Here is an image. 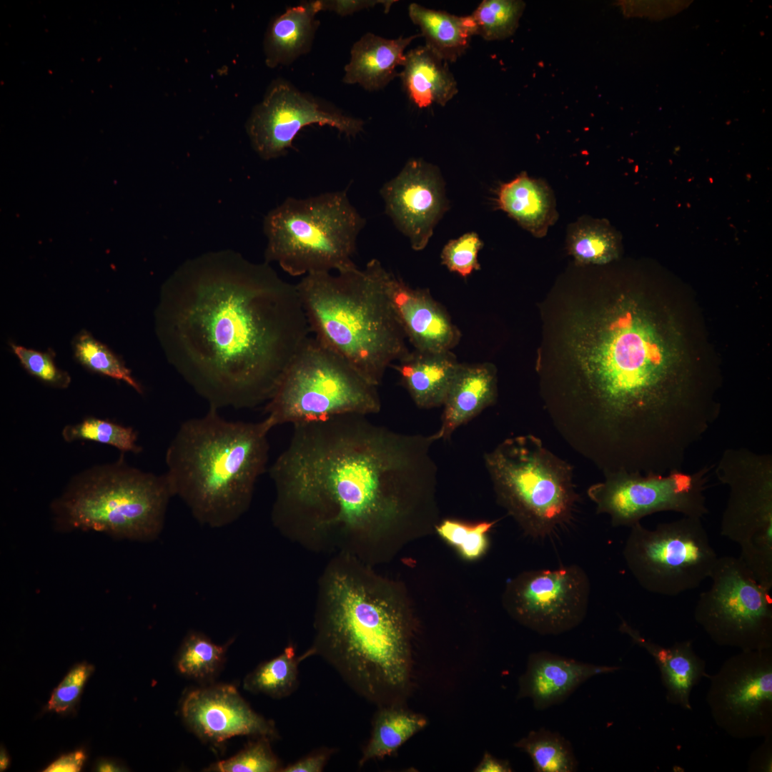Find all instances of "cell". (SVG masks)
<instances>
[{
  "mask_svg": "<svg viewBox=\"0 0 772 772\" xmlns=\"http://www.w3.org/2000/svg\"><path fill=\"white\" fill-rule=\"evenodd\" d=\"M618 233L603 219L585 218L569 228L570 253L582 264L608 263L615 259L619 249Z\"/></svg>",
  "mask_w": 772,
  "mask_h": 772,
  "instance_id": "31",
  "label": "cell"
},
{
  "mask_svg": "<svg viewBox=\"0 0 772 772\" xmlns=\"http://www.w3.org/2000/svg\"><path fill=\"white\" fill-rule=\"evenodd\" d=\"M304 660L297 656L290 643L277 657L257 665L244 679L243 687L253 693H261L275 699L292 694L299 686V665Z\"/></svg>",
  "mask_w": 772,
  "mask_h": 772,
  "instance_id": "30",
  "label": "cell"
},
{
  "mask_svg": "<svg viewBox=\"0 0 772 772\" xmlns=\"http://www.w3.org/2000/svg\"><path fill=\"white\" fill-rule=\"evenodd\" d=\"M159 320L169 362L217 410L267 402L311 332L296 284L230 252L180 267Z\"/></svg>",
  "mask_w": 772,
  "mask_h": 772,
  "instance_id": "2",
  "label": "cell"
},
{
  "mask_svg": "<svg viewBox=\"0 0 772 772\" xmlns=\"http://www.w3.org/2000/svg\"><path fill=\"white\" fill-rule=\"evenodd\" d=\"M328 125L347 136H356L364 122L322 106L290 84L277 80L253 110L246 129L252 146L263 159L287 152L297 133L310 124Z\"/></svg>",
  "mask_w": 772,
  "mask_h": 772,
  "instance_id": "15",
  "label": "cell"
},
{
  "mask_svg": "<svg viewBox=\"0 0 772 772\" xmlns=\"http://www.w3.org/2000/svg\"><path fill=\"white\" fill-rule=\"evenodd\" d=\"M320 11V0L307 1L287 9L272 22L264 41L268 66L290 64L310 50L317 26L315 17Z\"/></svg>",
  "mask_w": 772,
  "mask_h": 772,
  "instance_id": "26",
  "label": "cell"
},
{
  "mask_svg": "<svg viewBox=\"0 0 772 772\" xmlns=\"http://www.w3.org/2000/svg\"><path fill=\"white\" fill-rule=\"evenodd\" d=\"M397 361L394 368L418 407L430 409L443 405L460 365L452 350H415Z\"/></svg>",
  "mask_w": 772,
  "mask_h": 772,
  "instance_id": "22",
  "label": "cell"
},
{
  "mask_svg": "<svg viewBox=\"0 0 772 772\" xmlns=\"http://www.w3.org/2000/svg\"><path fill=\"white\" fill-rule=\"evenodd\" d=\"M695 607L696 620L717 643L743 650L768 649L772 640L771 590L738 557H718Z\"/></svg>",
  "mask_w": 772,
  "mask_h": 772,
  "instance_id": "12",
  "label": "cell"
},
{
  "mask_svg": "<svg viewBox=\"0 0 772 772\" xmlns=\"http://www.w3.org/2000/svg\"><path fill=\"white\" fill-rule=\"evenodd\" d=\"M395 1L388 0H332L320 1V3L322 10H330L339 15L345 16L364 9L374 7L378 4L382 5L386 12H388Z\"/></svg>",
  "mask_w": 772,
  "mask_h": 772,
  "instance_id": "43",
  "label": "cell"
},
{
  "mask_svg": "<svg viewBox=\"0 0 772 772\" xmlns=\"http://www.w3.org/2000/svg\"><path fill=\"white\" fill-rule=\"evenodd\" d=\"M719 710L735 723L762 718L772 701V670L769 662L739 665L717 686Z\"/></svg>",
  "mask_w": 772,
  "mask_h": 772,
  "instance_id": "21",
  "label": "cell"
},
{
  "mask_svg": "<svg viewBox=\"0 0 772 772\" xmlns=\"http://www.w3.org/2000/svg\"><path fill=\"white\" fill-rule=\"evenodd\" d=\"M619 630L654 657L673 700L688 706L690 691L701 669L691 643L682 642L670 648H663L645 638L624 620H622Z\"/></svg>",
  "mask_w": 772,
  "mask_h": 772,
  "instance_id": "28",
  "label": "cell"
},
{
  "mask_svg": "<svg viewBox=\"0 0 772 772\" xmlns=\"http://www.w3.org/2000/svg\"><path fill=\"white\" fill-rule=\"evenodd\" d=\"M96 771H124L126 768L117 761L112 759H99L95 764Z\"/></svg>",
  "mask_w": 772,
  "mask_h": 772,
  "instance_id": "46",
  "label": "cell"
},
{
  "mask_svg": "<svg viewBox=\"0 0 772 772\" xmlns=\"http://www.w3.org/2000/svg\"><path fill=\"white\" fill-rule=\"evenodd\" d=\"M495 395L496 372L491 364L460 363L442 405L440 427L431 435L432 438L448 439L457 427L490 405Z\"/></svg>",
  "mask_w": 772,
  "mask_h": 772,
  "instance_id": "20",
  "label": "cell"
},
{
  "mask_svg": "<svg viewBox=\"0 0 772 772\" xmlns=\"http://www.w3.org/2000/svg\"><path fill=\"white\" fill-rule=\"evenodd\" d=\"M477 772H510L512 768L508 761L497 758L489 753H485L479 765Z\"/></svg>",
  "mask_w": 772,
  "mask_h": 772,
  "instance_id": "45",
  "label": "cell"
},
{
  "mask_svg": "<svg viewBox=\"0 0 772 772\" xmlns=\"http://www.w3.org/2000/svg\"><path fill=\"white\" fill-rule=\"evenodd\" d=\"M515 746L530 758L536 772H574L578 762L570 743L545 728L530 731Z\"/></svg>",
  "mask_w": 772,
  "mask_h": 772,
  "instance_id": "32",
  "label": "cell"
},
{
  "mask_svg": "<svg viewBox=\"0 0 772 772\" xmlns=\"http://www.w3.org/2000/svg\"><path fill=\"white\" fill-rule=\"evenodd\" d=\"M372 269L405 332L419 351L452 350L461 333L446 310L425 290L414 289L387 271L377 259Z\"/></svg>",
  "mask_w": 772,
  "mask_h": 772,
  "instance_id": "18",
  "label": "cell"
},
{
  "mask_svg": "<svg viewBox=\"0 0 772 772\" xmlns=\"http://www.w3.org/2000/svg\"><path fill=\"white\" fill-rule=\"evenodd\" d=\"M12 350L21 365L31 375L43 382L56 388H66L71 378L67 372L56 367L53 355L11 345Z\"/></svg>",
  "mask_w": 772,
  "mask_h": 772,
  "instance_id": "41",
  "label": "cell"
},
{
  "mask_svg": "<svg viewBox=\"0 0 772 772\" xmlns=\"http://www.w3.org/2000/svg\"><path fill=\"white\" fill-rule=\"evenodd\" d=\"M94 670V667L86 662L74 665L53 690L48 701V710L61 714L73 711Z\"/></svg>",
  "mask_w": 772,
  "mask_h": 772,
  "instance_id": "40",
  "label": "cell"
},
{
  "mask_svg": "<svg viewBox=\"0 0 772 772\" xmlns=\"http://www.w3.org/2000/svg\"><path fill=\"white\" fill-rule=\"evenodd\" d=\"M623 555L626 565L645 590L676 596L709 578L718 556L701 518L683 516L650 530L632 525Z\"/></svg>",
  "mask_w": 772,
  "mask_h": 772,
  "instance_id": "11",
  "label": "cell"
},
{
  "mask_svg": "<svg viewBox=\"0 0 772 772\" xmlns=\"http://www.w3.org/2000/svg\"><path fill=\"white\" fill-rule=\"evenodd\" d=\"M62 436L67 442L94 441L112 445L122 452L138 453L142 450L137 443V434L133 428L96 417H87L79 423L66 426Z\"/></svg>",
  "mask_w": 772,
  "mask_h": 772,
  "instance_id": "36",
  "label": "cell"
},
{
  "mask_svg": "<svg viewBox=\"0 0 772 772\" xmlns=\"http://www.w3.org/2000/svg\"><path fill=\"white\" fill-rule=\"evenodd\" d=\"M494 522H481L475 525L446 520L437 528L439 534L451 544L457 546L462 555L475 558L485 550L487 533Z\"/></svg>",
  "mask_w": 772,
  "mask_h": 772,
  "instance_id": "38",
  "label": "cell"
},
{
  "mask_svg": "<svg viewBox=\"0 0 772 772\" xmlns=\"http://www.w3.org/2000/svg\"><path fill=\"white\" fill-rule=\"evenodd\" d=\"M271 739L257 737L242 750L229 758L212 764L208 771L216 772H275L283 766L273 753Z\"/></svg>",
  "mask_w": 772,
  "mask_h": 772,
  "instance_id": "37",
  "label": "cell"
},
{
  "mask_svg": "<svg viewBox=\"0 0 772 772\" xmlns=\"http://www.w3.org/2000/svg\"><path fill=\"white\" fill-rule=\"evenodd\" d=\"M411 21L419 26L425 46L443 60L454 62L467 49L475 35L470 16H458L412 3L408 7Z\"/></svg>",
  "mask_w": 772,
  "mask_h": 772,
  "instance_id": "27",
  "label": "cell"
},
{
  "mask_svg": "<svg viewBox=\"0 0 772 772\" xmlns=\"http://www.w3.org/2000/svg\"><path fill=\"white\" fill-rule=\"evenodd\" d=\"M714 472L728 488L721 534L736 543L738 558L757 581L772 588V455L726 449Z\"/></svg>",
  "mask_w": 772,
  "mask_h": 772,
  "instance_id": "10",
  "label": "cell"
},
{
  "mask_svg": "<svg viewBox=\"0 0 772 772\" xmlns=\"http://www.w3.org/2000/svg\"><path fill=\"white\" fill-rule=\"evenodd\" d=\"M377 386L315 337H310L288 364L267 401L268 427L324 420L345 415L376 414Z\"/></svg>",
  "mask_w": 772,
  "mask_h": 772,
  "instance_id": "8",
  "label": "cell"
},
{
  "mask_svg": "<svg viewBox=\"0 0 772 772\" xmlns=\"http://www.w3.org/2000/svg\"><path fill=\"white\" fill-rule=\"evenodd\" d=\"M181 711L187 726L199 738L221 743L238 736L278 738L273 721L255 712L237 689L219 684L197 688L184 698Z\"/></svg>",
  "mask_w": 772,
  "mask_h": 772,
  "instance_id": "17",
  "label": "cell"
},
{
  "mask_svg": "<svg viewBox=\"0 0 772 772\" xmlns=\"http://www.w3.org/2000/svg\"><path fill=\"white\" fill-rule=\"evenodd\" d=\"M73 349L76 360L89 370L123 380L137 392H142L141 385L133 378L123 362L89 332L82 331L75 337Z\"/></svg>",
  "mask_w": 772,
  "mask_h": 772,
  "instance_id": "35",
  "label": "cell"
},
{
  "mask_svg": "<svg viewBox=\"0 0 772 772\" xmlns=\"http://www.w3.org/2000/svg\"><path fill=\"white\" fill-rule=\"evenodd\" d=\"M484 460L500 499L529 535L543 539L569 520L577 500L571 469L539 439L508 438Z\"/></svg>",
  "mask_w": 772,
  "mask_h": 772,
  "instance_id": "9",
  "label": "cell"
},
{
  "mask_svg": "<svg viewBox=\"0 0 772 772\" xmlns=\"http://www.w3.org/2000/svg\"><path fill=\"white\" fill-rule=\"evenodd\" d=\"M380 193L387 214L410 239L413 249H423L447 209L437 169L421 159H410Z\"/></svg>",
  "mask_w": 772,
  "mask_h": 772,
  "instance_id": "16",
  "label": "cell"
},
{
  "mask_svg": "<svg viewBox=\"0 0 772 772\" xmlns=\"http://www.w3.org/2000/svg\"><path fill=\"white\" fill-rule=\"evenodd\" d=\"M365 224L346 191L288 197L264 219L265 262H275L294 277L353 269Z\"/></svg>",
  "mask_w": 772,
  "mask_h": 772,
  "instance_id": "7",
  "label": "cell"
},
{
  "mask_svg": "<svg viewBox=\"0 0 772 772\" xmlns=\"http://www.w3.org/2000/svg\"><path fill=\"white\" fill-rule=\"evenodd\" d=\"M310 332L378 386L409 350L391 305L367 264L333 274H307L296 284Z\"/></svg>",
  "mask_w": 772,
  "mask_h": 772,
  "instance_id": "5",
  "label": "cell"
},
{
  "mask_svg": "<svg viewBox=\"0 0 772 772\" xmlns=\"http://www.w3.org/2000/svg\"><path fill=\"white\" fill-rule=\"evenodd\" d=\"M270 430L264 420L231 421L213 407L184 421L165 455L173 497L202 525L222 528L237 520L266 470Z\"/></svg>",
  "mask_w": 772,
  "mask_h": 772,
  "instance_id": "4",
  "label": "cell"
},
{
  "mask_svg": "<svg viewBox=\"0 0 772 772\" xmlns=\"http://www.w3.org/2000/svg\"><path fill=\"white\" fill-rule=\"evenodd\" d=\"M86 760V754L82 750L64 754L53 761L44 770V772H78Z\"/></svg>",
  "mask_w": 772,
  "mask_h": 772,
  "instance_id": "44",
  "label": "cell"
},
{
  "mask_svg": "<svg viewBox=\"0 0 772 772\" xmlns=\"http://www.w3.org/2000/svg\"><path fill=\"white\" fill-rule=\"evenodd\" d=\"M365 568L354 556L333 555L318 580L314 639L302 655L320 656L367 701L400 705L412 668L407 618Z\"/></svg>",
  "mask_w": 772,
  "mask_h": 772,
  "instance_id": "3",
  "label": "cell"
},
{
  "mask_svg": "<svg viewBox=\"0 0 772 772\" xmlns=\"http://www.w3.org/2000/svg\"><path fill=\"white\" fill-rule=\"evenodd\" d=\"M482 246L475 232L465 233L444 246L440 254L442 264L450 272L465 278L480 269L477 254Z\"/></svg>",
  "mask_w": 772,
  "mask_h": 772,
  "instance_id": "39",
  "label": "cell"
},
{
  "mask_svg": "<svg viewBox=\"0 0 772 772\" xmlns=\"http://www.w3.org/2000/svg\"><path fill=\"white\" fill-rule=\"evenodd\" d=\"M420 36L390 39L367 33L351 49V59L345 66L343 82L358 84L368 91L383 89L399 76L397 67L404 64L405 49Z\"/></svg>",
  "mask_w": 772,
  "mask_h": 772,
  "instance_id": "23",
  "label": "cell"
},
{
  "mask_svg": "<svg viewBox=\"0 0 772 772\" xmlns=\"http://www.w3.org/2000/svg\"><path fill=\"white\" fill-rule=\"evenodd\" d=\"M496 205L537 237L545 236L558 218L551 189L525 172L500 186Z\"/></svg>",
  "mask_w": 772,
  "mask_h": 772,
  "instance_id": "24",
  "label": "cell"
},
{
  "mask_svg": "<svg viewBox=\"0 0 772 772\" xmlns=\"http://www.w3.org/2000/svg\"><path fill=\"white\" fill-rule=\"evenodd\" d=\"M620 668L581 662L548 651L532 653L520 681L519 698H530L543 711L564 701L581 684L595 676Z\"/></svg>",
  "mask_w": 772,
  "mask_h": 772,
  "instance_id": "19",
  "label": "cell"
},
{
  "mask_svg": "<svg viewBox=\"0 0 772 772\" xmlns=\"http://www.w3.org/2000/svg\"><path fill=\"white\" fill-rule=\"evenodd\" d=\"M399 76L410 99L419 108L445 106L458 92L447 62L430 48L420 46L405 53Z\"/></svg>",
  "mask_w": 772,
  "mask_h": 772,
  "instance_id": "25",
  "label": "cell"
},
{
  "mask_svg": "<svg viewBox=\"0 0 772 772\" xmlns=\"http://www.w3.org/2000/svg\"><path fill=\"white\" fill-rule=\"evenodd\" d=\"M435 442L359 415L293 425L269 468L274 526L309 550L363 562L372 538L401 526L432 492Z\"/></svg>",
  "mask_w": 772,
  "mask_h": 772,
  "instance_id": "1",
  "label": "cell"
},
{
  "mask_svg": "<svg viewBox=\"0 0 772 772\" xmlns=\"http://www.w3.org/2000/svg\"><path fill=\"white\" fill-rule=\"evenodd\" d=\"M427 725L422 716L400 705L381 706L376 713L370 738L363 750L359 766L391 755Z\"/></svg>",
  "mask_w": 772,
  "mask_h": 772,
  "instance_id": "29",
  "label": "cell"
},
{
  "mask_svg": "<svg viewBox=\"0 0 772 772\" xmlns=\"http://www.w3.org/2000/svg\"><path fill=\"white\" fill-rule=\"evenodd\" d=\"M172 497L165 473L144 472L122 459L77 476L54 510L65 528L149 541L162 532Z\"/></svg>",
  "mask_w": 772,
  "mask_h": 772,
  "instance_id": "6",
  "label": "cell"
},
{
  "mask_svg": "<svg viewBox=\"0 0 772 772\" xmlns=\"http://www.w3.org/2000/svg\"><path fill=\"white\" fill-rule=\"evenodd\" d=\"M714 465L693 472L674 470L666 474L619 470L590 486L588 495L598 513L608 514L614 527H631L646 516L675 512L702 518L708 514L705 493Z\"/></svg>",
  "mask_w": 772,
  "mask_h": 772,
  "instance_id": "13",
  "label": "cell"
},
{
  "mask_svg": "<svg viewBox=\"0 0 772 772\" xmlns=\"http://www.w3.org/2000/svg\"><path fill=\"white\" fill-rule=\"evenodd\" d=\"M336 749L321 747L310 752L297 761L283 767L282 772H321L325 768Z\"/></svg>",
  "mask_w": 772,
  "mask_h": 772,
  "instance_id": "42",
  "label": "cell"
},
{
  "mask_svg": "<svg viewBox=\"0 0 772 772\" xmlns=\"http://www.w3.org/2000/svg\"><path fill=\"white\" fill-rule=\"evenodd\" d=\"M525 4L520 0H484L470 14L475 35L487 41L511 36L518 27Z\"/></svg>",
  "mask_w": 772,
  "mask_h": 772,
  "instance_id": "34",
  "label": "cell"
},
{
  "mask_svg": "<svg viewBox=\"0 0 772 772\" xmlns=\"http://www.w3.org/2000/svg\"><path fill=\"white\" fill-rule=\"evenodd\" d=\"M231 643L217 645L202 633L189 632L179 650L177 668L181 674L189 678L199 681H209L221 669Z\"/></svg>",
  "mask_w": 772,
  "mask_h": 772,
  "instance_id": "33",
  "label": "cell"
},
{
  "mask_svg": "<svg viewBox=\"0 0 772 772\" xmlns=\"http://www.w3.org/2000/svg\"><path fill=\"white\" fill-rule=\"evenodd\" d=\"M9 765V757L4 747H1L0 769L1 771L6 769Z\"/></svg>",
  "mask_w": 772,
  "mask_h": 772,
  "instance_id": "47",
  "label": "cell"
},
{
  "mask_svg": "<svg viewBox=\"0 0 772 772\" xmlns=\"http://www.w3.org/2000/svg\"><path fill=\"white\" fill-rule=\"evenodd\" d=\"M590 583L578 565L524 573L511 592L512 608L527 627L541 635H559L578 626L589 604Z\"/></svg>",
  "mask_w": 772,
  "mask_h": 772,
  "instance_id": "14",
  "label": "cell"
}]
</instances>
